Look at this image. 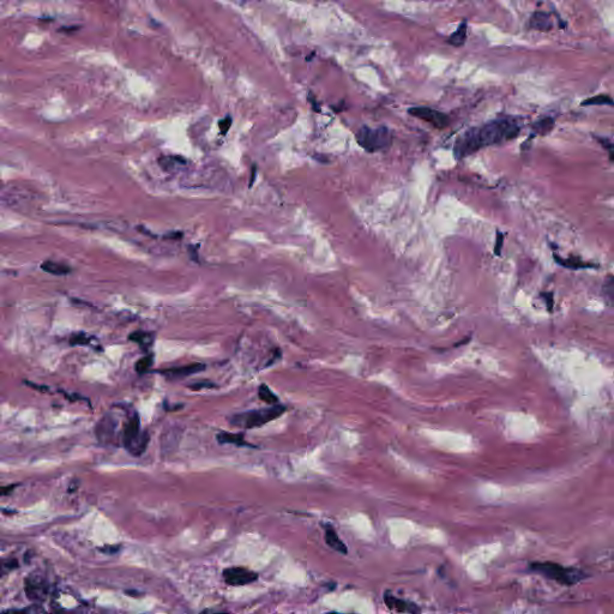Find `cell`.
Wrapping results in <instances>:
<instances>
[{"label":"cell","mask_w":614,"mask_h":614,"mask_svg":"<svg viewBox=\"0 0 614 614\" xmlns=\"http://www.w3.org/2000/svg\"><path fill=\"white\" fill-rule=\"evenodd\" d=\"M520 131L518 122L511 118L492 120L462 133L455 142L454 155L457 160H462L486 146L511 141L517 137Z\"/></svg>","instance_id":"1"},{"label":"cell","mask_w":614,"mask_h":614,"mask_svg":"<svg viewBox=\"0 0 614 614\" xmlns=\"http://www.w3.org/2000/svg\"><path fill=\"white\" fill-rule=\"evenodd\" d=\"M530 571L552 580L563 585H575L588 577L585 571L576 567H565L552 561H535L529 565Z\"/></svg>","instance_id":"2"},{"label":"cell","mask_w":614,"mask_h":614,"mask_svg":"<svg viewBox=\"0 0 614 614\" xmlns=\"http://www.w3.org/2000/svg\"><path fill=\"white\" fill-rule=\"evenodd\" d=\"M286 411V407L280 405H272L267 408L255 409V410L244 411V413L235 414L231 417V425L235 427L245 428V430H251V428H257L264 426L267 422L277 419L282 415Z\"/></svg>","instance_id":"3"},{"label":"cell","mask_w":614,"mask_h":614,"mask_svg":"<svg viewBox=\"0 0 614 614\" xmlns=\"http://www.w3.org/2000/svg\"><path fill=\"white\" fill-rule=\"evenodd\" d=\"M355 139L360 146L367 152H377L387 149L392 144V132L386 126H379L376 129L368 126H361L357 130Z\"/></svg>","instance_id":"4"},{"label":"cell","mask_w":614,"mask_h":614,"mask_svg":"<svg viewBox=\"0 0 614 614\" xmlns=\"http://www.w3.org/2000/svg\"><path fill=\"white\" fill-rule=\"evenodd\" d=\"M24 591L31 601H43L48 594V583L39 572H31L24 581Z\"/></svg>","instance_id":"5"},{"label":"cell","mask_w":614,"mask_h":614,"mask_svg":"<svg viewBox=\"0 0 614 614\" xmlns=\"http://www.w3.org/2000/svg\"><path fill=\"white\" fill-rule=\"evenodd\" d=\"M222 576L225 582L232 586L247 585L258 580V574L242 566L227 567L223 570Z\"/></svg>","instance_id":"6"},{"label":"cell","mask_w":614,"mask_h":614,"mask_svg":"<svg viewBox=\"0 0 614 614\" xmlns=\"http://www.w3.org/2000/svg\"><path fill=\"white\" fill-rule=\"evenodd\" d=\"M408 113L411 117H415V118L428 122L436 129H445L450 124L449 117L445 113H441V112L430 107H411L408 109Z\"/></svg>","instance_id":"7"},{"label":"cell","mask_w":614,"mask_h":614,"mask_svg":"<svg viewBox=\"0 0 614 614\" xmlns=\"http://www.w3.org/2000/svg\"><path fill=\"white\" fill-rule=\"evenodd\" d=\"M142 435L141 432V419H139L138 414L133 413L127 421L125 422L124 425V430H122V445L125 446V449H127L136 439L139 438V436Z\"/></svg>","instance_id":"8"},{"label":"cell","mask_w":614,"mask_h":614,"mask_svg":"<svg viewBox=\"0 0 614 614\" xmlns=\"http://www.w3.org/2000/svg\"><path fill=\"white\" fill-rule=\"evenodd\" d=\"M384 602H385L386 607L389 610L392 611H396V612L400 613H420L421 610L416 604L410 601H407V600L403 599H398V597L394 596L391 593L386 591L384 594Z\"/></svg>","instance_id":"9"},{"label":"cell","mask_w":614,"mask_h":614,"mask_svg":"<svg viewBox=\"0 0 614 614\" xmlns=\"http://www.w3.org/2000/svg\"><path fill=\"white\" fill-rule=\"evenodd\" d=\"M96 431V436L97 438L100 439L101 441H106L108 443L109 440H112L114 436V431H116V421L111 415H105L103 416L102 420H100L99 424H97V427L95 428Z\"/></svg>","instance_id":"10"},{"label":"cell","mask_w":614,"mask_h":614,"mask_svg":"<svg viewBox=\"0 0 614 614\" xmlns=\"http://www.w3.org/2000/svg\"><path fill=\"white\" fill-rule=\"evenodd\" d=\"M204 370H205V365L204 364H191L182 367L169 368V370L161 371V373L165 376H171L173 378H184V377L195 375V373L202 372Z\"/></svg>","instance_id":"11"},{"label":"cell","mask_w":614,"mask_h":614,"mask_svg":"<svg viewBox=\"0 0 614 614\" xmlns=\"http://www.w3.org/2000/svg\"><path fill=\"white\" fill-rule=\"evenodd\" d=\"M553 258H555L556 263L558 265L566 267V269L570 270H580V269H593V267H597L596 264L594 263H588V262H583L581 261L578 257H569V258H563L560 256H558L556 253L553 255Z\"/></svg>","instance_id":"12"},{"label":"cell","mask_w":614,"mask_h":614,"mask_svg":"<svg viewBox=\"0 0 614 614\" xmlns=\"http://www.w3.org/2000/svg\"><path fill=\"white\" fill-rule=\"evenodd\" d=\"M324 539H325L326 545L329 546L330 548H332L334 551H336V552L342 553V555H347L348 553L347 546H346L345 542L340 539V536H338V534L334 529V526H326L325 534H324Z\"/></svg>","instance_id":"13"},{"label":"cell","mask_w":614,"mask_h":614,"mask_svg":"<svg viewBox=\"0 0 614 614\" xmlns=\"http://www.w3.org/2000/svg\"><path fill=\"white\" fill-rule=\"evenodd\" d=\"M217 441L220 444H233L236 446H251L245 440L244 433H229V432H220L217 435Z\"/></svg>","instance_id":"14"},{"label":"cell","mask_w":614,"mask_h":614,"mask_svg":"<svg viewBox=\"0 0 614 614\" xmlns=\"http://www.w3.org/2000/svg\"><path fill=\"white\" fill-rule=\"evenodd\" d=\"M529 27L533 29L540 30V31H548L552 29L553 24L550 20V16L545 12H535L530 18Z\"/></svg>","instance_id":"15"},{"label":"cell","mask_w":614,"mask_h":614,"mask_svg":"<svg viewBox=\"0 0 614 614\" xmlns=\"http://www.w3.org/2000/svg\"><path fill=\"white\" fill-rule=\"evenodd\" d=\"M159 163L162 169L173 173L184 167L186 165V161L184 160V157L179 156H162L159 159Z\"/></svg>","instance_id":"16"},{"label":"cell","mask_w":614,"mask_h":614,"mask_svg":"<svg viewBox=\"0 0 614 614\" xmlns=\"http://www.w3.org/2000/svg\"><path fill=\"white\" fill-rule=\"evenodd\" d=\"M41 269L43 271L48 272V274L52 275H57V276H64V275H67L71 272V267L65 265V264L61 263H57V262H52V261H46L41 264Z\"/></svg>","instance_id":"17"},{"label":"cell","mask_w":614,"mask_h":614,"mask_svg":"<svg viewBox=\"0 0 614 614\" xmlns=\"http://www.w3.org/2000/svg\"><path fill=\"white\" fill-rule=\"evenodd\" d=\"M149 433L148 432H142V435L139 436V438L136 439L131 445L127 447V451L130 452L131 455L133 456H141L143 454L144 451L146 450V446L149 444Z\"/></svg>","instance_id":"18"},{"label":"cell","mask_w":614,"mask_h":614,"mask_svg":"<svg viewBox=\"0 0 614 614\" xmlns=\"http://www.w3.org/2000/svg\"><path fill=\"white\" fill-rule=\"evenodd\" d=\"M129 340L138 343L142 349H148L154 342V335L146 331H133L129 336Z\"/></svg>","instance_id":"19"},{"label":"cell","mask_w":614,"mask_h":614,"mask_svg":"<svg viewBox=\"0 0 614 614\" xmlns=\"http://www.w3.org/2000/svg\"><path fill=\"white\" fill-rule=\"evenodd\" d=\"M555 127V119L552 118H544L537 120L533 124V131L535 135L546 136L551 132Z\"/></svg>","instance_id":"20"},{"label":"cell","mask_w":614,"mask_h":614,"mask_svg":"<svg viewBox=\"0 0 614 614\" xmlns=\"http://www.w3.org/2000/svg\"><path fill=\"white\" fill-rule=\"evenodd\" d=\"M467 40V22L463 21L462 23L460 24L458 29L456 30L454 34L449 37L447 42L450 45L455 46V47H461V46L465 45Z\"/></svg>","instance_id":"21"},{"label":"cell","mask_w":614,"mask_h":614,"mask_svg":"<svg viewBox=\"0 0 614 614\" xmlns=\"http://www.w3.org/2000/svg\"><path fill=\"white\" fill-rule=\"evenodd\" d=\"M258 397L261 398L263 402H265L270 406L277 405L278 403V397L271 391V390H270V387L267 386L266 384H262V385L258 387Z\"/></svg>","instance_id":"22"},{"label":"cell","mask_w":614,"mask_h":614,"mask_svg":"<svg viewBox=\"0 0 614 614\" xmlns=\"http://www.w3.org/2000/svg\"><path fill=\"white\" fill-rule=\"evenodd\" d=\"M612 106L614 107V100L610 95H597V96H593L590 99H586L582 102V106Z\"/></svg>","instance_id":"23"},{"label":"cell","mask_w":614,"mask_h":614,"mask_svg":"<svg viewBox=\"0 0 614 614\" xmlns=\"http://www.w3.org/2000/svg\"><path fill=\"white\" fill-rule=\"evenodd\" d=\"M92 341V337L86 332H77V334L71 335L69 342L71 346H87L90 345Z\"/></svg>","instance_id":"24"},{"label":"cell","mask_w":614,"mask_h":614,"mask_svg":"<svg viewBox=\"0 0 614 614\" xmlns=\"http://www.w3.org/2000/svg\"><path fill=\"white\" fill-rule=\"evenodd\" d=\"M152 361H154V356H152V354H149V355L141 357V359L136 362V366H135L136 372L139 373V375L148 372L149 368L151 367Z\"/></svg>","instance_id":"25"},{"label":"cell","mask_w":614,"mask_h":614,"mask_svg":"<svg viewBox=\"0 0 614 614\" xmlns=\"http://www.w3.org/2000/svg\"><path fill=\"white\" fill-rule=\"evenodd\" d=\"M602 293L607 301L614 304V276H608L602 286Z\"/></svg>","instance_id":"26"},{"label":"cell","mask_w":614,"mask_h":614,"mask_svg":"<svg viewBox=\"0 0 614 614\" xmlns=\"http://www.w3.org/2000/svg\"><path fill=\"white\" fill-rule=\"evenodd\" d=\"M597 141H599V143L606 149V151L608 152L610 160L612 161V162H614V142L608 141V139H606V138H599V137H597Z\"/></svg>","instance_id":"27"},{"label":"cell","mask_w":614,"mask_h":614,"mask_svg":"<svg viewBox=\"0 0 614 614\" xmlns=\"http://www.w3.org/2000/svg\"><path fill=\"white\" fill-rule=\"evenodd\" d=\"M232 122H233V120H232L231 116H227L226 118L220 120V122H218V127H220L221 135H223V136L227 135V132L232 126Z\"/></svg>","instance_id":"28"},{"label":"cell","mask_w":614,"mask_h":614,"mask_svg":"<svg viewBox=\"0 0 614 614\" xmlns=\"http://www.w3.org/2000/svg\"><path fill=\"white\" fill-rule=\"evenodd\" d=\"M541 297L545 300L548 312H552L553 305H555V295H553L552 292H544V293H541Z\"/></svg>","instance_id":"29"},{"label":"cell","mask_w":614,"mask_h":614,"mask_svg":"<svg viewBox=\"0 0 614 614\" xmlns=\"http://www.w3.org/2000/svg\"><path fill=\"white\" fill-rule=\"evenodd\" d=\"M503 244H504V234L501 232H497V236H496V245H495V253L496 256H500L501 255V248H503Z\"/></svg>","instance_id":"30"},{"label":"cell","mask_w":614,"mask_h":614,"mask_svg":"<svg viewBox=\"0 0 614 614\" xmlns=\"http://www.w3.org/2000/svg\"><path fill=\"white\" fill-rule=\"evenodd\" d=\"M18 567V561L16 559H9V560H4L1 564V569H2V574H5L6 571H11V570H15Z\"/></svg>","instance_id":"31"},{"label":"cell","mask_w":614,"mask_h":614,"mask_svg":"<svg viewBox=\"0 0 614 614\" xmlns=\"http://www.w3.org/2000/svg\"><path fill=\"white\" fill-rule=\"evenodd\" d=\"M215 386L216 385H215L214 383H211V381H198V383L188 385V387H190L191 390H195V391H197V390H201V389H210V387H215Z\"/></svg>","instance_id":"32"},{"label":"cell","mask_w":614,"mask_h":614,"mask_svg":"<svg viewBox=\"0 0 614 614\" xmlns=\"http://www.w3.org/2000/svg\"><path fill=\"white\" fill-rule=\"evenodd\" d=\"M99 550H100V552L106 553V555H111V556H113V555H116V553L118 552V551L120 550V546H119V545H117V546H116V545H112V546H103V547H100Z\"/></svg>","instance_id":"33"},{"label":"cell","mask_w":614,"mask_h":614,"mask_svg":"<svg viewBox=\"0 0 614 614\" xmlns=\"http://www.w3.org/2000/svg\"><path fill=\"white\" fill-rule=\"evenodd\" d=\"M15 487H16V486H15V485H11V486H5V487H2V488H1V495H2V496H6V495H7V493H10V492H12V490H13V488H15Z\"/></svg>","instance_id":"34"},{"label":"cell","mask_w":614,"mask_h":614,"mask_svg":"<svg viewBox=\"0 0 614 614\" xmlns=\"http://www.w3.org/2000/svg\"><path fill=\"white\" fill-rule=\"evenodd\" d=\"M26 384H27V385H28V386L34 387V389H36V390H41V391H47V390H48V387H46V386L34 385V383H31V381H26Z\"/></svg>","instance_id":"35"},{"label":"cell","mask_w":614,"mask_h":614,"mask_svg":"<svg viewBox=\"0 0 614 614\" xmlns=\"http://www.w3.org/2000/svg\"><path fill=\"white\" fill-rule=\"evenodd\" d=\"M255 176H256V167H253L252 168V176H251V178H252V180H251V182H250V187L252 186L253 181H255Z\"/></svg>","instance_id":"36"}]
</instances>
